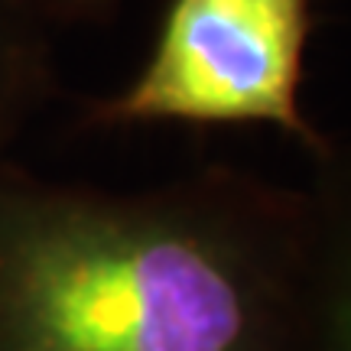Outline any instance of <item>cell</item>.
I'll list each match as a JSON object with an SVG mask.
<instances>
[{
  "label": "cell",
  "mask_w": 351,
  "mask_h": 351,
  "mask_svg": "<svg viewBox=\"0 0 351 351\" xmlns=\"http://www.w3.org/2000/svg\"><path fill=\"white\" fill-rule=\"evenodd\" d=\"M26 351H238L244 302L212 205L20 202L0 212Z\"/></svg>",
  "instance_id": "1"
},
{
  "label": "cell",
  "mask_w": 351,
  "mask_h": 351,
  "mask_svg": "<svg viewBox=\"0 0 351 351\" xmlns=\"http://www.w3.org/2000/svg\"><path fill=\"white\" fill-rule=\"evenodd\" d=\"M309 10V0H169L147 65L104 114L134 124H270L315 147L300 104Z\"/></svg>",
  "instance_id": "2"
},
{
  "label": "cell",
  "mask_w": 351,
  "mask_h": 351,
  "mask_svg": "<svg viewBox=\"0 0 351 351\" xmlns=\"http://www.w3.org/2000/svg\"><path fill=\"white\" fill-rule=\"evenodd\" d=\"M39 23L29 0H0V104L36 65Z\"/></svg>",
  "instance_id": "3"
},
{
  "label": "cell",
  "mask_w": 351,
  "mask_h": 351,
  "mask_svg": "<svg viewBox=\"0 0 351 351\" xmlns=\"http://www.w3.org/2000/svg\"><path fill=\"white\" fill-rule=\"evenodd\" d=\"M29 3L43 20H82L114 7V0H29Z\"/></svg>",
  "instance_id": "4"
}]
</instances>
